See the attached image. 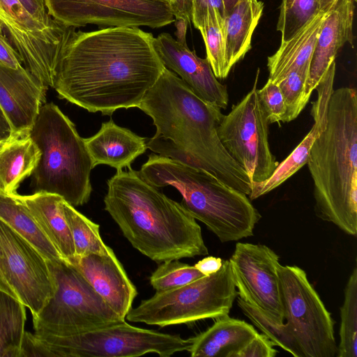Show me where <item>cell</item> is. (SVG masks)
<instances>
[{
  "mask_svg": "<svg viewBox=\"0 0 357 357\" xmlns=\"http://www.w3.org/2000/svg\"><path fill=\"white\" fill-rule=\"evenodd\" d=\"M204 276L194 266L182 263L178 259L163 261L153 272L150 283L156 291L178 288Z\"/></svg>",
  "mask_w": 357,
  "mask_h": 357,
  "instance_id": "cell-34",
  "label": "cell"
},
{
  "mask_svg": "<svg viewBox=\"0 0 357 357\" xmlns=\"http://www.w3.org/2000/svg\"><path fill=\"white\" fill-rule=\"evenodd\" d=\"M259 333L243 320L229 315L216 319L205 331L190 337L192 357H235Z\"/></svg>",
  "mask_w": 357,
  "mask_h": 357,
  "instance_id": "cell-22",
  "label": "cell"
},
{
  "mask_svg": "<svg viewBox=\"0 0 357 357\" xmlns=\"http://www.w3.org/2000/svg\"><path fill=\"white\" fill-rule=\"evenodd\" d=\"M237 304L243 314L278 346L295 357H303L302 352L286 324H279L261 310L238 298Z\"/></svg>",
  "mask_w": 357,
  "mask_h": 357,
  "instance_id": "cell-33",
  "label": "cell"
},
{
  "mask_svg": "<svg viewBox=\"0 0 357 357\" xmlns=\"http://www.w3.org/2000/svg\"><path fill=\"white\" fill-rule=\"evenodd\" d=\"M323 10H328L336 0H319Z\"/></svg>",
  "mask_w": 357,
  "mask_h": 357,
  "instance_id": "cell-48",
  "label": "cell"
},
{
  "mask_svg": "<svg viewBox=\"0 0 357 357\" xmlns=\"http://www.w3.org/2000/svg\"><path fill=\"white\" fill-rule=\"evenodd\" d=\"M222 262L220 257L209 256L199 260L194 266L207 276L218 272L220 269Z\"/></svg>",
  "mask_w": 357,
  "mask_h": 357,
  "instance_id": "cell-43",
  "label": "cell"
},
{
  "mask_svg": "<svg viewBox=\"0 0 357 357\" xmlns=\"http://www.w3.org/2000/svg\"><path fill=\"white\" fill-rule=\"evenodd\" d=\"M50 15L75 28L88 24L153 29L174 21L169 3L157 0H45Z\"/></svg>",
  "mask_w": 357,
  "mask_h": 357,
  "instance_id": "cell-13",
  "label": "cell"
},
{
  "mask_svg": "<svg viewBox=\"0 0 357 357\" xmlns=\"http://www.w3.org/2000/svg\"><path fill=\"white\" fill-rule=\"evenodd\" d=\"M3 144V143L0 142V148L2 146Z\"/></svg>",
  "mask_w": 357,
  "mask_h": 357,
  "instance_id": "cell-50",
  "label": "cell"
},
{
  "mask_svg": "<svg viewBox=\"0 0 357 357\" xmlns=\"http://www.w3.org/2000/svg\"><path fill=\"white\" fill-rule=\"evenodd\" d=\"M20 357H52L45 342L35 334L25 331L21 344Z\"/></svg>",
  "mask_w": 357,
  "mask_h": 357,
  "instance_id": "cell-40",
  "label": "cell"
},
{
  "mask_svg": "<svg viewBox=\"0 0 357 357\" xmlns=\"http://www.w3.org/2000/svg\"><path fill=\"white\" fill-rule=\"evenodd\" d=\"M174 17L185 21L188 25L192 22V0H169Z\"/></svg>",
  "mask_w": 357,
  "mask_h": 357,
  "instance_id": "cell-42",
  "label": "cell"
},
{
  "mask_svg": "<svg viewBox=\"0 0 357 357\" xmlns=\"http://www.w3.org/2000/svg\"><path fill=\"white\" fill-rule=\"evenodd\" d=\"M0 24L23 66L46 86L53 87L63 47L73 26L49 29L18 0H0Z\"/></svg>",
  "mask_w": 357,
  "mask_h": 357,
  "instance_id": "cell-12",
  "label": "cell"
},
{
  "mask_svg": "<svg viewBox=\"0 0 357 357\" xmlns=\"http://www.w3.org/2000/svg\"><path fill=\"white\" fill-rule=\"evenodd\" d=\"M19 197L62 258L73 264L75 259V247L63 210L64 199L46 192Z\"/></svg>",
  "mask_w": 357,
  "mask_h": 357,
  "instance_id": "cell-24",
  "label": "cell"
},
{
  "mask_svg": "<svg viewBox=\"0 0 357 357\" xmlns=\"http://www.w3.org/2000/svg\"><path fill=\"white\" fill-rule=\"evenodd\" d=\"M12 137V129L0 107V142L4 143Z\"/></svg>",
  "mask_w": 357,
  "mask_h": 357,
  "instance_id": "cell-44",
  "label": "cell"
},
{
  "mask_svg": "<svg viewBox=\"0 0 357 357\" xmlns=\"http://www.w3.org/2000/svg\"><path fill=\"white\" fill-rule=\"evenodd\" d=\"M278 276L286 324L303 357H334V321L305 271L280 264Z\"/></svg>",
  "mask_w": 357,
  "mask_h": 357,
  "instance_id": "cell-10",
  "label": "cell"
},
{
  "mask_svg": "<svg viewBox=\"0 0 357 357\" xmlns=\"http://www.w3.org/2000/svg\"><path fill=\"white\" fill-rule=\"evenodd\" d=\"M153 44L165 68L179 75L199 98L220 109L227 108V86L218 81L206 58L199 57L167 33L154 38Z\"/></svg>",
  "mask_w": 357,
  "mask_h": 357,
  "instance_id": "cell-16",
  "label": "cell"
},
{
  "mask_svg": "<svg viewBox=\"0 0 357 357\" xmlns=\"http://www.w3.org/2000/svg\"><path fill=\"white\" fill-rule=\"evenodd\" d=\"M75 29L63 47L54 77L53 88L60 98L103 115L138 107L165 68L153 35L139 27Z\"/></svg>",
  "mask_w": 357,
  "mask_h": 357,
  "instance_id": "cell-1",
  "label": "cell"
},
{
  "mask_svg": "<svg viewBox=\"0 0 357 357\" xmlns=\"http://www.w3.org/2000/svg\"><path fill=\"white\" fill-rule=\"evenodd\" d=\"M107 184L105 210L142 254L157 263L208 255L196 220L131 167Z\"/></svg>",
  "mask_w": 357,
  "mask_h": 357,
  "instance_id": "cell-3",
  "label": "cell"
},
{
  "mask_svg": "<svg viewBox=\"0 0 357 357\" xmlns=\"http://www.w3.org/2000/svg\"><path fill=\"white\" fill-rule=\"evenodd\" d=\"M84 139L93 167L106 165L116 171L130 167L147 149L146 138L116 125L112 120L102 123L98 132Z\"/></svg>",
  "mask_w": 357,
  "mask_h": 357,
  "instance_id": "cell-21",
  "label": "cell"
},
{
  "mask_svg": "<svg viewBox=\"0 0 357 357\" xmlns=\"http://www.w3.org/2000/svg\"><path fill=\"white\" fill-rule=\"evenodd\" d=\"M47 88L23 66L14 69L0 63V107L13 137L28 135Z\"/></svg>",
  "mask_w": 357,
  "mask_h": 357,
  "instance_id": "cell-17",
  "label": "cell"
},
{
  "mask_svg": "<svg viewBox=\"0 0 357 357\" xmlns=\"http://www.w3.org/2000/svg\"><path fill=\"white\" fill-rule=\"evenodd\" d=\"M26 319L25 305L0 290V357H20Z\"/></svg>",
  "mask_w": 357,
  "mask_h": 357,
  "instance_id": "cell-28",
  "label": "cell"
},
{
  "mask_svg": "<svg viewBox=\"0 0 357 357\" xmlns=\"http://www.w3.org/2000/svg\"><path fill=\"white\" fill-rule=\"evenodd\" d=\"M354 1H356V0H354Z\"/></svg>",
  "mask_w": 357,
  "mask_h": 357,
  "instance_id": "cell-51",
  "label": "cell"
},
{
  "mask_svg": "<svg viewBox=\"0 0 357 357\" xmlns=\"http://www.w3.org/2000/svg\"><path fill=\"white\" fill-rule=\"evenodd\" d=\"M0 219L48 261L63 259L17 193L6 194L0 192Z\"/></svg>",
  "mask_w": 357,
  "mask_h": 357,
  "instance_id": "cell-27",
  "label": "cell"
},
{
  "mask_svg": "<svg viewBox=\"0 0 357 357\" xmlns=\"http://www.w3.org/2000/svg\"><path fill=\"white\" fill-rule=\"evenodd\" d=\"M208 13H216L225 19L224 0H192V22L196 29L202 26Z\"/></svg>",
  "mask_w": 357,
  "mask_h": 357,
  "instance_id": "cell-38",
  "label": "cell"
},
{
  "mask_svg": "<svg viewBox=\"0 0 357 357\" xmlns=\"http://www.w3.org/2000/svg\"><path fill=\"white\" fill-rule=\"evenodd\" d=\"M138 108L149 116L156 131L147 149L204 170L248 196L251 183L222 145L217 128L221 109L199 98L174 72L165 68Z\"/></svg>",
  "mask_w": 357,
  "mask_h": 357,
  "instance_id": "cell-2",
  "label": "cell"
},
{
  "mask_svg": "<svg viewBox=\"0 0 357 357\" xmlns=\"http://www.w3.org/2000/svg\"><path fill=\"white\" fill-rule=\"evenodd\" d=\"M307 77V72L294 70L278 84L286 108L283 122L294 120L307 105L305 90Z\"/></svg>",
  "mask_w": 357,
  "mask_h": 357,
  "instance_id": "cell-35",
  "label": "cell"
},
{
  "mask_svg": "<svg viewBox=\"0 0 357 357\" xmlns=\"http://www.w3.org/2000/svg\"><path fill=\"white\" fill-rule=\"evenodd\" d=\"M264 3L258 0H238L225 18V56L231 68L251 48L253 32L263 13Z\"/></svg>",
  "mask_w": 357,
  "mask_h": 357,
  "instance_id": "cell-25",
  "label": "cell"
},
{
  "mask_svg": "<svg viewBox=\"0 0 357 357\" xmlns=\"http://www.w3.org/2000/svg\"><path fill=\"white\" fill-rule=\"evenodd\" d=\"M29 14L45 26L56 29L63 24L54 20L48 13L45 0H18Z\"/></svg>",
  "mask_w": 357,
  "mask_h": 357,
  "instance_id": "cell-39",
  "label": "cell"
},
{
  "mask_svg": "<svg viewBox=\"0 0 357 357\" xmlns=\"http://www.w3.org/2000/svg\"><path fill=\"white\" fill-rule=\"evenodd\" d=\"M0 269L17 299L35 317L54 294L48 260L0 219Z\"/></svg>",
  "mask_w": 357,
  "mask_h": 357,
  "instance_id": "cell-14",
  "label": "cell"
},
{
  "mask_svg": "<svg viewBox=\"0 0 357 357\" xmlns=\"http://www.w3.org/2000/svg\"><path fill=\"white\" fill-rule=\"evenodd\" d=\"M257 96L268 123L283 122L286 108L278 84L268 79L262 89H257Z\"/></svg>",
  "mask_w": 357,
  "mask_h": 357,
  "instance_id": "cell-36",
  "label": "cell"
},
{
  "mask_svg": "<svg viewBox=\"0 0 357 357\" xmlns=\"http://www.w3.org/2000/svg\"><path fill=\"white\" fill-rule=\"evenodd\" d=\"M0 290L6 291L7 293L10 294L13 296L17 298L16 294H15L13 290L10 288V287L8 285V284L6 281L5 278H3L2 273L1 271V269H0Z\"/></svg>",
  "mask_w": 357,
  "mask_h": 357,
  "instance_id": "cell-46",
  "label": "cell"
},
{
  "mask_svg": "<svg viewBox=\"0 0 357 357\" xmlns=\"http://www.w3.org/2000/svg\"><path fill=\"white\" fill-rule=\"evenodd\" d=\"M0 63L14 69H17L23 66L17 52L6 36L1 24Z\"/></svg>",
  "mask_w": 357,
  "mask_h": 357,
  "instance_id": "cell-41",
  "label": "cell"
},
{
  "mask_svg": "<svg viewBox=\"0 0 357 357\" xmlns=\"http://www.w3.org/2000/svg\"><path fill=\"white\" fill-rule=\"evenodd\" d=\"M354 1L336 0L326 15L310 63L305 90L307 103L339 50L346 43L353 44Z\"/></svg>",
  "mask_w": 357,
  "mask_h": 357,
  "instance_id": "cell-19",
  "label": "cell"
},
{
  "mask_svg": "<svg viewBox=\"0 0 357 357\" xmlns=\"http://www.w3.org/2000/svg\"><path fill=\"white\" fill-rule=\"evenodd\" d=\"M54 295L33 317L38 335H69L121 321L74 266L48 261Z\"/></svg>",
  "mask_w": 357,
  "mask_h": 357,
  "instance_id": "cell-8",
  "label": "cell"
},
{
  "mask_svg": "<svg viewBox=\"0 0 357 357\" xmlns=\"http://www.w3.org/2000/svg\"><path fill=\"white\" fill-rule=\"evenodd\" d=\"M328 10H321L291 38L281 43L278 51L268 57V80L278 84L294 70L309 74L311 58Z\"/></svg>",
  "mask_w": 357,
  "mask_h": 357,
  "instance_id": "cell-23",
  "label": "cell"
},
{
  "mask_svg": "<svg viewBox=\"0 0 357 357\" xmlns=\"http://www.w3.org/2000/svg\"><path fill=\"white\" fill-rule=\"evenodd\" d=\"M224 27V18L216 13H208L198 29L205 43L206 59L218 79L226 78L231 70L226 61Z\"/></svg>",
  "mask_w": 357,
  "mask_h": 357,
  "instance_id": "cell-31",
  "label": "cell"
},
{
  "mask_svg": "<svg viewBox=\"0 0 357 357\" xmlns=\"http://www.w3.org/2000/svg\"><path fill=\"white\" fill-rule=\"evenodd\" d=\"M238 0H224L226 15L231 10Z\"/></svg>",
  "mask_w": 357,
  "mask_h": 357,
  "instance_id": "cell-47",
  "label": "cell"
},
{
  "mask_svg": "<svg viewBox=\"0 0 357 357\" xmlns=\"http://www.w3.org/2000/svg\"><path fill=\"white\" fill-rule=\"evenodd\" d=\"M313 180L314 212L344 233L357 234V92L333 90L325 130L307 161Z\"/></svg>",
  "mask_w": 357,
  "mask_h": 357,
  "instance_id": "cell-4",
  "label": "cell"
},
{
  "mask_svg": "<svg viewBox=\"0 0 357 357\" xmlns=\"http://www.w3.org/2000/svg\"><path fill=\"white\" fill-rule=\"evenodd\" d=\"M275 344L263 333H258L235 357H275L278 351Z\"/></svg>",
  "mask_w": 357,
  "mask_h": 357,
  "instance_id": "cell-37",
  "label": "cell"
},
{
  "mask_svg": "<svg viewBox=\"0 0 357 357\" xmlns=\"http://www.w3.org/2000/svg\"><path fill=\"white\" fill-rule=\"evenodd\" d=\"M175 26L176 28L175 34L177 37V40L182 44L186 45L185 36L189 25L183 20L176 19Z\"/></svg>",
  "mask_w": 357,
  "mask_h": 357,
  "instance_id": "cell-45",
  "label": "cell"
},
{
  "mask_svg": "<svg viewBox=\"0 0 357 357\" xmlns=\"http://www.w3.org/2000/svg\"><path fill=\"white\" fill-rule=\"evenodd\" d=\"M73 266L110 307L125 320L137 295L121 263L111 248L105 254L91 253L75 257Z\"/></svg>",
  "mask_w": 357,
  "mask_h": 357,
  "instance_id": "cell-18",
  "label": "cell"
},
{
  "mask_svg": "<svg viewBox=\"0 0 357 357\" xmlns=\"http://www.w3.org/2000/svg\"><path fill=\"white\" fill-rule=\"evenodd\" d=\"M28 135L40 151L31 188L55 194L73 206L88 202L94 167L84 138L75 124L54 103L43 104Z\"/></svg>",
  "mask_w": 357,
  "mask_h": 357,
  "instance_id": "cell-6",
  "label": "cell"
},
{
  "mask_svg": "<svg viewBox=\"0 0 357 357\" xmlns=\"http://www.w3.org/2000/svg\"><path fill=\"white\" fill-rule=\"evenodd\" d=\"M229 261L239 298L283 324L279 256L265 245L239 242Z\"/></svg>",
  "mask_w": 357,
  "mask_h": 357,
  "instance_id": "cell-15",
  "label": "cell"
},
{
  "mask_svg": "<svg viewBox=\"0 0 357 357\" xmlns=\"http://www.w3.org/2000/svg\"><path fill=\"white\" fill-rule=\"evenodd\" d=\"M321 10L319 0H282L277 24L281 43L291 38Z\"/></svg>",
  "mask_w": 357,
  "mask_h": 357,
  "instance_id": "cell-32",
  "label": "cell"
},
{
  "mask_svg": "<svg viewBox=\"0 0 357 357\" xmlns=\"http://www.w3.org/2000/svg\"><path fill=\"white\" fill-rule=\"evenodd\" d=\"M333 80L328 77L321 80L315 89L318 91V98L313 102L312 108L314 119L312 128L288 157L278 164L267 179L251 183V192L248 195L250 199L259 198L275 189L307 163L314 142L326 126L328 106L333 91Z\"/></svg>",
  "mask_w": 357,
  "mask_h": 357,
  "instance_id": "cell-20",
  "label": "cell"
},
{
  "mask_svg": "<svg viewBox=\"0 0 357 357\" xmlns=\"http://www.w3.org/2000/svg\"><path fill=\"white\" fill-rule=\"evenodd\" d=\"M138 173L157 188H175L182 196V206L222 243L252 236L261 218L245 194L204 170L176 160L151 153Z\"/></svg>",
  "mask_w": 357,
  "mask_h": 357,
  "instance_id": "cell-5",
  "label": "cell"
},
{
  "mask_svg": "<svg viewBox=\"0 0 357 357\" xmlns=\"http://www.w3.org/2000/svg\"><path fill=\"white\" fill-rule=\"evenodd\" d=\"M340 343L337 357H357V268L350 275L340 307Z\"/></svg>",
  "mask_w": 357,
  "mask_h": 357,
  "instance_id": "cell-30",
  "label": "cell"
},
{
  "mask_svg": "<svg viewBox=\"0 0 357 357\" xmlns=\"http://www.w3.org/2000/svg\"><path fill=\"white\" fill-rule=\"evenodd\" d=\"M36 335L52 357H133L149 353L169 357L190 345V338L138 328L125 320L69 335Z\"/></svg>",
  "mask_w": 357,
  "mask_h": 357,
  "instance_id": "cell-9",
  "label": "cell"
},
{
  "mask_svg": "<svg viewBox=\"0 0 357 357\" xmlns=\"http://www.w3.org/2000/svg\"><path fill=\"white\" fill-rule=\"evenodd\" d=\"M237 296L229 261L226 260L213 274L178 288L155 291L132 307L126 319L160 327L216 319L229 315Z\"/></svg>",
  "mask_w": 357,
  "mask_h": 357,
  "instance_id": "cell-7",
  "label": "cell"
},
{
  "mask_svg": "<svg viewBox=\"0 0 357 357\" xmlns=\"http://www.w3.org/2000/svg\"><path fill=\"white\" fill-rule=\"evenodd\" d=\"M63 210L73 241L75 257L91 253L105 254L111 249L100 237L99 225L90 220L65 200Z\"/></svg>",
  "mask_w": 357,
  "mask_h": 357,
  "instance_id": "cell-29",
  "label": "cell"
},
{
  "mask_svg": "<svg viewBox=\"0 0 357 357\" xmlns=\"http://www.w3.org/2000/svg\"><path fill=\"white\" fill-rule=\"evenodd\" d=\"M40 151L29 135L13 137L0 148V192L15 194L20 183L31 176Z\"/></svg>",
  "mask_w": 357,
  "mask_h": 357,
  "instance_id": "cell-26",
  "label": "cell"
},
{
  "mask_svg": "<svg viewBox=\"0 0 357 357\" xmlns=\"http://www.w3.org/2000/svg\"><path fill=\"white\" fill-rule=\"evenodd\" d=\"M157 1H167V2H169V0H157Z\"/></svg>",
  "mask_w": 357,
  "mask_h": 357,
  "instance_id": "cell-49",
  "label": "cell"
},
{
  "mask_svg": "<svg viewBox=\"0 0 357 357\" xmlns=\"http://www.w3.org/2000/svg\"><path fill=\"white\" fill-rule=\"evenodd\" d=\"M259 74L258 70L251 90L222 116L217 128L222 145L251 183L267 179L279 164L270 149L269 123L257 96Z\"/></svg>",
  "mask_w": 357,
  "mask_h": 357,
  "instance_id": "cell-11",
  "label": "cell"
}]
</instances>
